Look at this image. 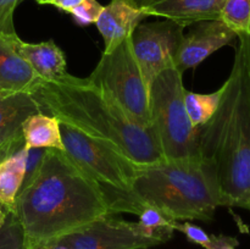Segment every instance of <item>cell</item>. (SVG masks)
I'll return each instance as SVG.
<instances>
[{
  "label": "cell",
  "mask_w": 250,
  "mask_h": 249,
  "mask_svg": "<svg viewBox=\"0 0 250 249\" xmlns=\"http://www.w3.org/2000/svg\"><path fill=\"white\" fill-rule=\"evenodd\" d=\"M27 242L61 238L111 215L102 186L59 149H46L38 170L21 187L12 210Z\"/></svg>",
  "instance_id": "1"
},
{
  "label": "cell",
  "mask_w": 250,
  "mask_h": 249,
  "mask_svg": "<svg viewBox=\"0 0 250 249\" xmlns=\"http://www.w3.org/2000/svg\"><path fill=\"white\" fill-rule=\"evenodd\" d=\"M33 97L44 114L102 142L138 167L164 160L153 127L134 121L89 78L66 73L54 82L42 81Z\"/></svg>",
  "instance_id": "2"
},
{
  "label": "cell",
  "mask_w": 250,
  "mask_h": 249,
  "mask_svg": "<svg viewBox=\"0 0 250 249\" xmlns=\"http://www.w3.org/2000/svg\"><path fill=\"white\" fill-rule=\"evenodd\" d=\"M103 189L111 215L154 207L175 221H211L222 205L214 167L200 155L141 166L128 190Z\"/></svg>",
  "instance_id": "3"
},
{
  "label": "cell",
  "mask_w": 250,
  "mask_h": 249,
  "mask_svg": "<svg viewBox=\"0 0 250 249\" xmlns=\"http://www.w3.org/2000/svg\"><path fill=\"white\" fill-rule=\"evenodd\" d=\"M214 116L199 128V155L216 173L222 207L250 210V80L241 46Z\"/></svg>",
  "instance_id": "4"
},
{
  "label": "cell",
  "mask_w": 250,
  "mask_h": 249,
  "mask_svg": "<svg viewBox=\"0 0 250 249\" xmlns=\"http://www.w3.org/2000/svg\"><path fill=\"white\" fill-rule=\"evenodd\" d=\"M175 66L159 73L149 87V110L164 159L199 156V128L193 126L185 105L186 88Z\"/></svg>",
  "instance_id": "5"
},
{
  "label": "cell",
  "mask_w": 250,
  "mask_h": 249,
  "mask_svg": "<svg viewBox=\"0 0 250 249\" xmlns=\"http://www.w3.org/2000/svg\"><path fill=\"white\" fill-rule=\"evenodd\" d=\"M88 78L110 95L134 121L151 127L149 85L134 55L131 37L111 51H103Z\"/></svg>",
  "instance_id": "6"
},
{
  "label": "cell",
  "mask_w": 250,
  "mask_h": 249,
  "mask_svg": "<svg viewBox=\"0 0 250 249\" xmlns=\"http://www.w3.org/2000/svg\"><path fill=\"white\" fill-rule=\"evenodd\" d=\"M65 153L81 170L102 187L128 190L138 166L102 142L60 122Z\"/></svg>",
  "instance_id": "7"
},
{
  "label": "cell",
  "mask_w": 250,
  "mask_h": 249,
  "mask_svg": "<svg viewBox=\"0 0 250 249\" xmlns=\"http://www.w3.org/2000/svg\"><path fill=\"white\" fill-rule=\"evenodd\" d=\"M173 229L151 232L138 222L105 215L65 236L71 249H148L171 239Z\"/></svg>",
  "instance_id": "8"
},
{
  "label": "cell",
  "mask_w": 250,
  "mask_h": 249,
  "mask_svg": "<svg viewBox=\"0 0 250 249\" xmlns=\"http://www.w3.org/2000/svg\"><path fill=\"white\" fill-rule=\"evenodd\" d=\"M183 29L181 24L165 19L141 23L132 33V48L149 87L159 73L173 66Z\"/></svg>",
  "instance_id": "9"
},
{
  "label": "cell",
  "mask_w": 250,
  "mask_h": 249,
  "mask_svg": "<svg viewBox=\"0 0 250 249\" xmlns=\"http://www.w3.org/2000/svg\"><path fill=\"white\" fill-rule=\"evenodd\" d=\"M237 34L220 20L195 23L194 28L183 34L173 60V66L183 73L195 68L219 49L231 44Z\"/></svg>",
  "instance_id": "10"
},
{
  "label": "cell",
  "mask_w": 250,
  "mask_h": 249,
  "mask_svg": "<svg viewBox=\"0 0 250 249\" xmlns=\"http://www.w3.org/2000/svg\"><path fill=\"white\" fill-rule=\"evenodd\" d=\"M38 112L43 111L31 93L0 94V161L23 148L22 126Z\"/></svg>",
  "instance_id": "11"
},
{
  "label": "cell",
  "mask_w": 250,
  "mask_h": 249,
  "mask_svg": "<svg viewBox=\"0 0 250 249\" xmlns=\"http://www.w3.org/2000/svg\"><path fill=\"white\" fill-rule=\"evenodd\" d=\"M19 36L0 34V94L31 93L42 80L16 49Z\"/></svg>",
  "instance_id": "12"
},
{
  "label": "cell",
  "mask_w": 250,
  "mask_h": 249,
  "mask_svg": "<svg viewBox=\"0 0 250 249\" xmlns=\"http://www.w3.org/2000/svg\"><path fill=\"white\" fill-rule=\"evenodd\" d=\"M146 17V12L131 0H111L95 22L104 41V51H111L131 37Z\"/></svg>",
  "instance_id": "13"
},
{
  "label": "cell",
  "mask_w": 250,
  "mask_h": 249,
  "mask_svg": "<svg viewBox=\"0 0 250 249\" xmlns=\"http://www.w3.org/2000/svg\"><path fill=\"white\" fill-rule=\"evenodd\" d=\"M226 0H160L143 11L146 16L164 17L182 27L220 20Z\"/></svg>",
  "instance_id": "14"
},
{
  "label": "cell",
  "mask_w": 250,
  "mask_h": 249,
  "mask_svg": "<svg viewBox=\"0 0 250 249\" xmlns=\"http://www.w3.org/2000/svg\"><path fill=\"white\" fill-rule=\"evenodd\" d=\"M16 49L44 82H54L67 73L65 54L54 41L26 43L19 38L16 41Z\"/></svg>",
  "instance_id": "15"
},
{
  "label": "cell",
  "mask_w": 250,
  "mask_h": 249,
  "mask_svg": "<svg viewBox=\"0 0 250 249\" xmlns=\"http://www.w3.org/2000/svg\"><path fill=\"white\" fill-rule=\"evenodd\" d=\"M26 148L59 149L65 151L60 134V121L55 116L38 112L24 121L22 126Z\"/></svg>",
  "instance_id": "16"
},
{
  "label": "cell",
  "mask_w": 250,
  "mask_h": 249,
  "mask_svg": "<svg viewBox=\"0 0 250 249\" xmlns=\"http://www.w3.org/2000/svg\"><path fill=\"white\" fill-rule=\"evenodd\" d=\"M26 175V148L0 161V205L12 211Z\"/></svg>",
  "instance_id": "17"
},
{
  "label": "cell",
  "mask_w": 250,
  "mask_h": 249,
  "mask_svg": "<svg viewBox=\"0 0 250 249\" xmlns=\"http://www.w3.org/2000/svg\"><path fill=\"white\" fill-rule=\"evenodd\" d=\"M222 92H224V87L217 89L216 92L208 93V94L189 92L186 89L185 105L193 126H203L214 116L219 107Z\"/></svg>",
  "instance_id": "18"
},
{
  "label": "cell",
  "mask_w": 250,
  "mask_h": 249,
  "mask_svg": "<svg viewBox=\"0 0 250 249\" xmlns=\"http://www.w3.org/2000/svg\"><path fill=\"white\" fill-rule=\"evenodd\" d=\"M175 231H180L193 243L203 247L204 249H236L238 247V239L225 234H210L200 228L197 225L188 221H177L175 224Z\"/></svg>",
  "instance_id": "19"
},
{
  "label": "cell",
  "mask_w": 250,
  "mask_h": 249,
  "mask_svg": "<svg viewBox=\"0 0 250 249\" xmlns=\"http://www.w3.org/2000/svg\"><path fill=\"white\" fill-rule=\"evenodd\" d=\"M220 21L237 34H250V0H226Z\"/></svg>",
  "instance_id": "20"
},
{
  "label": "cell",
  "mask_w": 250,
  "mask_h": 249,
  "mask_svg": "<svg viewBox=\"0 0 250 249\" xmlns=\"http://www.w3.org/2000/svg\"><path fill=\"white\" fill-rule=\"evenodd\" d=\"M0 249H26V236L21 222L12 211H7L0 228Z\"/></svg>",
  "instance_id": "21"
},
{
  "label": "cell",
  "mask_w": 250,
  "mask_h": 249,
  "mask_svg": "<svg viewBox=\"0 0 250 249\" xmlns=\"http://www.w3.org/2000/svg\"><path fill=\"white\" fill-rule=\"evenodd\" d=\"M138 216V224L151 232L166 228H171L175 231V224L177 222L175 220H171L170 217H167L164 212L154 207H146Z\"/></svg>",
  "instance_id": "22"
},
{
  "label": "cell",
  "mask_w": 250,
  "mask_h": 249,
  "mask_svg": "<svg viewBox=\"0 0 250 249\" xmlns=\"http://www.w3.org/2000/svg\"><path fill=\"white\" fill-rule=\"evenodd\" d=\"M103 9L104 6L97 0H83L70 14L78 26H88L97 22Z\"/></svg>",
  "instance_id": "23"
},
{
  "label": "cell",
  "mask_w": 250,
  "mask_h": 249,
  "mask_svg": "<svg viewBox=\"0 0 250 249\" xmlns=\"http://www.w3.org/2000/svg\"><path fill=\"white\" fill-rule=\"evenodd\" d=\"M23 0H0V34L15 36L14 12Z\"/></svg>",
  "instance_id": "24"
},
{
  "label": "cell",
  "mask_w": 250,
  "mask_h": 249,
  "mask_svg": "<svg viewBox=\"0 0 250 249\" xmlns=\"http://www.w3.org/2000/svg\"><path fill=\"white\" fill-rule=\"evenodd\" d=\"M45 151V148H26V175H24L23 185H26L32 176L37 172Z\"/></svg>",
  "instance_id": "25"
},
{
  "label": "cell",
  "mask_w": 250,
  "mask_h": 249,
  "mask_svg": "<svg viewBox=\"0 0 250 249\" xmlns=\"http://www.w3.org/2000/svg\"><path fill=\"white\" fill-rule=\"evenodd\" d=\"M26 249H71L68 246L67 241L65 237L61 238L50 239V241L44 242H27L26 241Z\"/></svg>",
  "instance_id": "26"
},
{
  "label": "cell",
  "mask_w": 250,
  "mask_h": 249,
  "mask_svg": "<svg viewBox=\"0 0 250 249\" xmlns=\"http://www.w3.org/2000/svg\"><path fill=\"white\" fill-rule=\"evenodd\" d=\"M237 38L239 39V46L243 50L244 61H246L247 70H248L249 80H250V34H242Z\"/></svg>",
  "instance_id": "27"
},
{
  "label": "cell",
  "mask_w": 250,
  "mask_h": 249,
  "mask_svg": "<svg viewBox=\"0 0 250 249\" xmlns=\"http://www.w3.org/2000/svg\"><path fill=\"white\" fill-rule=\"evenodd\" d=\"M82 1L83 0H55V1L53 2V5L55 7H58L59 10H61V11H65L70 14V12L72 11L76 6H78Z\"/></svg>",
  "instance_id": "28"
},
{
  "label": "cell",
  "mask_w": 250,
  "mask_h": 249,
  "mask_svg": "<svg viewBox=\"0 0 250 249\" xmlns=\"http://www.w3.org/2000/svg\"><path fill=\"white\" fill-rule=\"evenodd\" d=\"M132 2H133L134 5H137V6L139 7V9L144 10L146 9V7L151 6V5H154L155 2L160 1V0H131Z\"/></svg>",
  "instance_id": "29"
},
{
  "label": "cell",
  "mask_w": 250,
  "mask_h": 249,
  "mask_svg": "<svg viewBox=\"0 0 250 249\" xmlns=\"http://www.w3.org/2000/svg\"><path fill=\"white\" fill-rule=\"evenodd\" d=\"M6 215H7V211L1 207V205H0V228H1V226L4 225L5 219H6Z\"/></svg>",
  "instance_id": "30"
},
{
  "label": "cell",
  "mask_w": 250,
  "mask_h": 249,
  "mask_svg": "<svg viewBox=\"0 0 250 249\" xmlns=\"http://www.w3.org/2000/svg\"><path fill=\"white\" fill-rule=\"evenodd\" d=\"M36 1L41 5H53L55 0H36Z\"/></svg>",
  "instance_id": "31"
}]
</instances>
